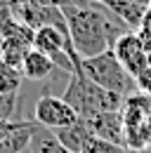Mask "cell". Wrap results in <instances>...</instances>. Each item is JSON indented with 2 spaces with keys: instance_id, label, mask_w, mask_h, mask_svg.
Wrapping results in <instances>:
<instances>
[{
  "instance_id": "obj_20",
  "label": "cell",
  "mask_w": 151,
  "mask_h": 153,
  "mask_svg": "<svg viewBox=\"0 0 151 153\" xmlns=\"http://www.w3.org/2000/svg\"><path fill=\"white\" fill-rule=\"evenodd\" d=\"M0 66H5V59H2V50H0Z\"/></svg>"
},
{
  "instance_id": "obj_4",
  "label": "cell",
  "mask_w": 151,
  "mask_h": 153,
  "mask_svg": "<svg viewBox=\"0 0 151 153\" xmlns=\"http://www.w3.org/2000/svg\"><path fill=\"white\" fill-rule=\"evenodd\" d=\"M111 50H113V54L118 57V61L125 66V71L135 80L151 66V54H149V50H147V45H144V40L139 38L137 33H132V31L123 33L120 38L116 40V45H113Z\"/></svg>"
},
{
  "instance_id": "obj_13",
  "label": "cell",
  "mask_w": 151,
  "mask_h": 153,
  "mask_svg": "<svg viewBox=\"0 0 151 153\" xmlns=\"http://www.w3.org/2000/svg\"><path fill=\"white\" fill-rule=\"evenodd\" d=\"M19 92H10V94H0V118L2 120H12V113L17 108Z\"/></svg>"
},
{
  "instance_id": "obj_1",
  "label": "cell",
  "mask_w": 151,
  "mask_h": 153,
  "mask_svg": "<svg viewBox=\"0 0 151 153\" xmlns=\"http://www.w3.org/2000/svg\"><path fill=\"white\" fill-rule=\"evenodd\" d=\"M104 5L94 7H76V5H64L61 12L69 24V36L73 42L76 52L80 59H92L104 52H109L116 40L123 33H128L123 26H116L102 10Z\"/></svg>"
},
{
  "instance_id": "obj_12",
  "label": "cell",
  "mask_w": 151,
  "mask_h": 153,
  "mask_svg": "<svg viewBox=\"0 0 151 153\" xmlns=\"http://www.w3.org/2000/svg\"><path fill=\"white\" fill-rule=\"evenodd\" d=\"M83 153H132V151L125 149V146H120V144H113V141H106V139L92 137L90 144L83 149Z\"/></svg>"
},
{
  "instance_id": "obj_7",
  "label": "cell",
  "mask_w": 151,
  "mask_h": 153,
  "mask_svg": "<svg viewBox=\"0 0 151 153\" xmlns=\"http://www.w3.org/2000/svg\"><path fill=\"white\" fill-rule=\"evenodd\" d=\"M57 134V139L69 149L71 153H83V149L90 144V139H92L94 134L90 130V125H87V120H78L73 125H69V127H61V130H52Z\"/></svg>"
},
{
  "instance_id": "obj_19",
  "label": "cell",
  "mask_w": 151,
  "mask_h": 153,
  "mask_svg": "<svg viewBox=\"0 0 151 153\" xmlns=\"http://www.w3.org/2000/svg\"><path fill=\"white\" fill-rule=\"evenodd\" d=\"M97 2H99V5H104V7L109 5V0H97Z\"/></svg>"
},
{
  "instance_id": "obj_3",
  "label": "cell",
  "mask_w": 151,
  "mask_h": 153,
  "mask_svg": "<svg viewBox=\"0 0 151 153\" xmlns=\"http://www.w3.org/2000/svg\"><path fill=\"white\" fill-rule=\"evenodd\" d=\"M80 68L94 85H99V87H104L109 92H116L120 97H128L132 92H137V87H135L137 80L125 71V66L118 61L113 50L99 54V57H92V59H83Z\"/></svg>"
},
{
  "instance_id": "obj_17",
  "label": "cell",
  "mask_w": 151,
  "mask_h": 153,
  "mask_svg": "<svg viewBox=\"0 0 151 153\" xmlns=\"http://www.w3.org/2000/svg\"><path fill=\"white\" fill-rule=\"evenodd\" d=\"M123 2L137 5V7H142V10H151V0H123Z\"/></svg>"
},
{
  "instance_id": "obj_2",
  "label": "cell",
  "mask_w": 151,
  "mask_h": 153,
  "mask_svg": "<svg viewBox=\"0 0 151 153\" xmlns=\"http://www.w3.org/2000/svg\"><path fill=\"white\" fill-rule=\"evenodd\" d=\"M83 120H90L97 113H109V111H120L125 97L109 92L99 85H94L85 73H71L66 92L61 97Z\"/></svg>"
},
{
  "instance_id": "obj_14",
  "label": "cell",
  "mask_w": 151,
  "mask_h": 153,
  "mask_svg": "<svg viewBox=\"0 0 151 153\" xmlns=\"http://www.w3.org/2000/svg\"><path fill=\"white\" fill-rule=\"evenodd\" d=\"M21 123H24V120H21ZM21 123H17V120H2V118H0V141H5L14 130H19Z\"/></svg>"
},
{
  "instance_id": "obj_9",
  "label": "cell",
  "mask_w": 151,
  "mask_h": 153,
  "mask_svg": "<svg viewBox=\"0 0 151 153\" xmlns=\"http://www.w3.org/2000/svg\"><path fill=\"white\" fill-rule=\"evenodd\" d=\"M36 127H38L36 120H28V123L24 120L19 130H14L5 141H0V153H24V151H28V144H31V137L36 132Z\"/></svg>"
},
{
  "instance_id": "obj_15",
  "label": "cell",
  "mask_w": 151,
  "mask_h": 153,
  "mask_svg": "<svg viewBox=\"0 0 151 153\" xmlns=\"http://www.w3.org/2000/svg\"><path fill=\"white\" fill-rule=\"evenodd\" d=\"M137 87H139V92H144V94L151 99V66L137 78Z\"/></svg>"
},
{
  "instance_id": "obj_21",
  "label": "cell",
  "mask_w": 151,
  "mask_h": 153,
  "mask_svg": "<svg viewBox=\"0 0 151 153\" xmlns=\"http://www.w3.org/2000/svg\"><path fill=\"white\" fill-rule=\"evenodd\" d=\"M24 153H31V151H24Z\"/></svg>"
},
{
  "instance_id": "obj_11",
  "label": "cell",
  "mask_w": 151,
  "mask_h": 153,
  "mask_svg": "<svg viewBox=\"0 0 151 153\" xmlns=\"http://www.w3.org/2000/svg\"><path fill=\"white\" fill-rule=\"evenodd\" d=\"M21 71L12 68V66H0V94H10V92H19L21 87Z\"/></svg>"
},
{
  "instance_id": "obj_6",
  "label": "cell",
  "mask_w": 151,
  "mask_h": 153,
  "mask_svg": "<svg viewBox=\"0 0 151 153\" xmlns=\"http://www.w3.org/2000/svg\"><path fill=\"white\" fill-rule=\"evenodd\" d=\"M87 125H90V130H92V134L97 139H106V141L125 146V125H123L120 111L97 113L87 120Z\"/></svg>"
},
{
  "instance_id": "obj_16",
  "label": "cell",
  "mask_w": 151,
  "mask_h": 153,
  "mask_svg": "<svg viewBox=\"0 0 151 153\" xmlns=\"http://www.w3.org/2000/svg\"><path fill=\"white\" fill-rule=\"evenodd\" d=\"M139 134H142V141H144V151H151V113L147 115V120H144ZM144 151H142V153H144Z\"/></svg>"
},
{
  "instance_id": "obj_10",
  "label": "cell",
  "mask_w": 151,
  "mask_h": 153,
  "mask_svg": "<svg viewBox=\"0 0 151 153\" xmlns=\"http://www.w3.org/2000/svg\"><path fill=\"white\" fill-rule=\"evenodd\" d=\"M28 151L31 153H71L59 139L52 130L47 127H40L38 125L33 137H31V144H28Z\"/></svg>"
},
{
  "instance_id": "obj_8",
  "label": "cell",
  "mask_w": 151,
  "mask_h": 153,
  "mask_svg": "<svg viewBox=\"0 0 151 153\" xmlns=\"http://www.w3.org/2000/svg\"><path fill=\"white\" fill-rule=\"evenodd\" d=\"M57 68V64L47 54H43L40 50L31 47L28 54L24 57V64H21V76L28 78V80H45V78L52 76V71Z\"/></svg>"
},
{
  "instance_id": "obj_5",
  "label": "cell",
  "mask_w": 151,
  "mask_h": 153,
  "mask_svg": "<svg viewBox=\"0 0 151 153\" xmlns=\"http://www.w3.org/2000/svg\"><path fill=\"white\" fill-rule=\"evenodd\" d=\"M40 127L47 130H61L69 127L80 120V115L76 113L73 108L61 99V97H52V94H43L36 101V115H33Z\"/></svg>"
},
{
  "instance_id": "obj_18",
  "label": "cell",
  "mask_w": 151,
  "mask_h": 153,
  "mask_svg": "<svg viewBox=\"0 0 151 153\" xmlns=\"http://www.w3.org/2000/svg\"><path fill=\"white\" fill-rule=\"evenodd\" d=\"M14 0H0V7H12Z\"/></svg>"
}]
</instances>
